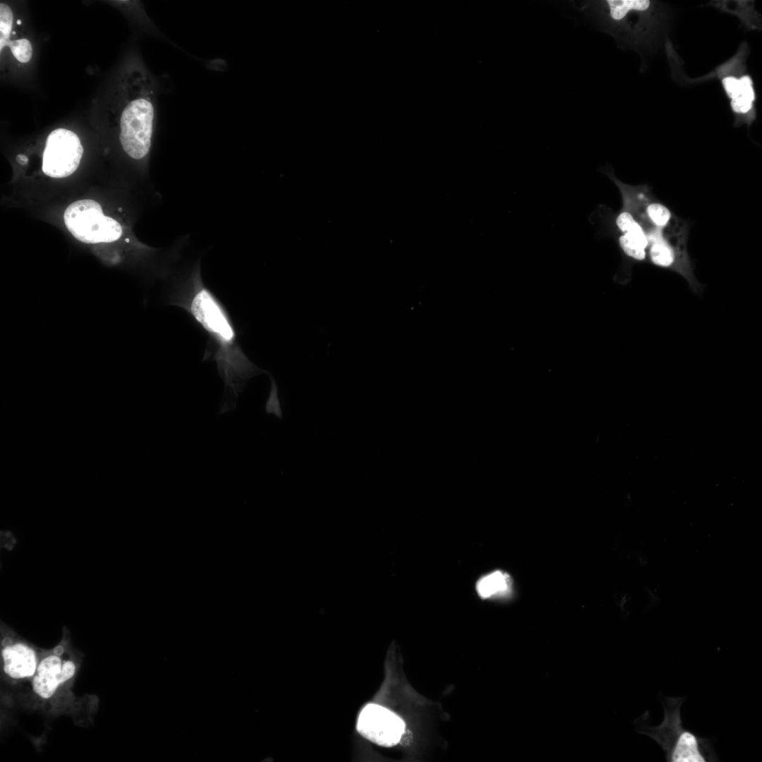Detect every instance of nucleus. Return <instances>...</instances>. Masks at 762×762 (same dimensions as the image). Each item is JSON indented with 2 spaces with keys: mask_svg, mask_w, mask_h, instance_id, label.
<instances>
[{
  "mask_svg": "<svg viewBox=\"0 0 762 762\" xmlns=\"http://www.w3.org/2000/svg\"><path fill=\"white\" fill-rule=\"evenodd\" d=\"M171 299L172 304L186 310L209 337L203 361L216 362L224 385L219 414L235 410L238 394L248 380L267 372L258 368L243 351L232 320L220 301L205 285L199 264Z\"/></svg>",
  "mask_w": 762,
  "mask_h": 762,
  "instance_id": "1",
  "label": "nucleus"
},
{
  "mask_svg": "<svg viewBox=\"0 0 762 762\" xmlns=\"http://www.w3.org/2000/svg\"><path fill=\"white\" fill-rule=\"evenodd\" d=\"M16 159H17L18 162L20 163L21 164H26L28 162L27 157L23 155H18L16 157Z\"/></svg>",
  "mask_w": 762,
  "mask_h": 762,
  "instance_id": "18",
  "label": "nucleus"
},
{
  "mask_svg": "<svg viewBox=\"0 0 762 762\" xmlns=\"http://www.w3.org/2000/svg\"><path fill=\"white\" fill-rule=\"evenodd\" d=\"M155 107L147 96H138L124 107L120 118L119 140L130 157L140 160L147 155L153 133Z\"/></svg>",
  "mask_w": 762,
  "mask_h": 762,
  "instance_id": "4",
  "label": "nucleus"
},
{
  "mask_svg": "<svg viewBox=\"0 0 762 762\" xmlns=\"http://www.w3.org/2000/svg\"><path fill=\"white\" fill-rule=\"evenodd\" d=\"M4 670L13 679H23L35 675L37 658L34 650L22 642L8 644L2 650Z\"/></svg>",
  "mask_w": 762,
  "mask_h": 762,
  "instance_id": "8",
  "label": "nucleus"
},
{
  "mask_svg": "<svg viewBox=\"0 0 762 762\" xmlns=\"http://www.w3.org/2000/svg\"><path fill=\"white\" fill-rule=\"evenodd\" d=\"M605 3L608 6L610 17L615 21L619 20L631 10L645 11L650 5L648 0H607Z\"/></svg>",
  "mask_w": 762,
  "mask_h": 762,
  "instance_id": "11",
  "label": "nucleus"
},
{
  "mask_svg": "<svg viewBox=\"0 0 762 762\" xmlns=\"http://www.w3.org/2000/svg\"><path fill=\"white\" fill-rule=\"evenodd\" d=\"M682 697H665L662 701L664 718L657 726L642 725L639 732L655 740L662 748L668 762L718 761L710 740L685 728L681 718Z\"/></svg>",
  "mask_w": 762,
  "mask_h": 762,
  "instance_id": "2",
  "label": "nucleus"
},
{
  "mask_svg": "<svg viewBox=\"0 0 762 762\" xmlns=\"http://www.w3.org/2000/svg\"><path fill=\"white\" fill-rule=\"evenodd\" d=\"M64 219L70 233L87 244L114 242L123 234L121 224L105 216L100 205L92 200L71 203L65 210Z\"/></svg>",
  "mask_w": 762,
  "mask_h": 762,
  "instance_id": "3",
  "label": "nucleus"
},
{
  "mask_svg": "<svg viewBox=\"0 0 762 762\" xmlns=\"http://www.w3.org/2000/svg\"><path fill=\"white\" fill-rule=\"evenodd\" d=\"M13 16L11 8L4 3L0 4V50L8 46L12 27Z\"/></svg>",
  "mask_w": 762,
  "mask_h": 762,
  "instance_id": "13",
  "label": "nucleus"
},
{
  "mask_svg": "<svg viewBox=\"0 0 762 762\" xmlns=\"http://www.w3.org/2000/svg\"><path fill=\"white\" fill-rule=\"evenodd\" d=\"M619 244L624 253L629 257L638 261H643L647 258L646 249L639 242L627 234H622L619 237Z\"/></svg>",
  "mask_w": 762,
  "mask_h": 762,
  "instance_id": "14",
  "label": "nucleus"
},
{
  "mask_svg": "<svg viewBox=\"0 0 762 762\" xmlns=\"http://www.w3.org/2000/svg\"><path fill=\"white\" fill-rule=\"evenodd\" d=\"M405 723L389 709L375 703L366 705L360 713L357 730L364 737L380 746L390 747L400 741Z\"/></svg>",
  "mask_w": 762,
  "mask_h": 762,
  "instance_id": "6",
  "label": "nucleus"
},
{
  "mask_svg": "<svg viewBox=\"0 0 762 762\" xmlns=\"http://www.w3.org/2000/svg\"><path fill=\"white\" fill-rule=\"evenodd\" d=\"M722 84L728 96L732 99L743 98L749 91L751 87V80L749 77L745 75L740 79L734 77H727L722 80Z\"/></svg>",
  "mask_w": 762,
  "mask_h": 762,
  "instance_id": "12",
  "label": "nucleus"
},
{
  "mask_svg": "<svg viewBox=\"0 0 762 762\" xmlns=\"http://www.w3.org/2000/svg\"><path fill=\"white\" fill-rule=\"evenodd\" d=\"M271 381L270 394L265 403V409L267 414H273L279 419L283 417L280 401L278 397V387L274 377L267 372Z\"/></svg>",
  "mask_w": 762,
  "mask_h": 762,
  "instance_id": "16",
  "label": "nucleus"
},
{
  "mask_svg": "<svg viewBox=\"0 0 762 762\" xmlns=\"http://www.w3.org/2000/svg\"><path fill=\"white\" fill-rule=\"evenodd\" d=\"M645 200L646 202L643 207H641V217L645 218L643 222L661 230L685 231H675V227L678 226L679 222H677L679 220L675 219V215L667 206L658 201L646 199V194H645Z\"/></svg>",
  "mask_w": 762,
  "mask_h": 762,
  "instance_id": "9",
  "label": "nucleus"
},
{
  "mask_svg": "<svg viewBox=\"0 0 762 762\" xmlns=\"http://www.w3.org/2000/svg\"><path fill=\"white\" fill-rule=\"evenodd\" d=\"M83 154V146L75 133L62 128L55 129L46 140L42 171L52 178L67 177L78 169Z\"/></svg>",
  "mask_w": 762,
  "mask_h": 762,
  "instance_id": "5",
  "label": "nucleus"
},
{
  "mask_svg": "<svg viewBox=\"0 0 762 762\" xmlns=\"http://www.w3.org/2000/svg\"><path fill=\"white\" fill-rule=\"evenodd\" d=\"M476 588L483 599L504 596L510 593L512 581L507 573L496 570L480 578Z\"/></svg>",
  "mask_w": 762,
  "mask_h": 762,
  "instance_id": "10",
  "label": "nucleus"
},
{
  "mask_svg": "<svg viewBox=\"0 0 762 762\" xmlns=\"http://www.w3.org/2000/svg\"><path fill=\"white\" fill-rule=\"evenodd\" d=\"M75 670L72 661L62 660L54 655H49L37 667L32 681V689L42 698H50L59 684L73 676Z\"/></svg>",
  "mask_w": 762,
  "mask_h": 762,
  "instance_id": "7",
  "label": "nucleus"
},
{
  "mask_svg": "<svg viewBox=\"0 0 762 762\" xmlns=\"http://www.w3.org/2000/svg\"><path fill=\"white\" fill-rule=\"evenodd\" d=\"M731 106L735 112L745 114L752 108V102L737 98L732 99Z\"/></svg>",
  "mask_w": 762,
  "mask_h": 762,
  "instance_id": "17",
  "label": "nucleus"
},
{
  "mask_svg": "<svg viewBox=\"0 0 762 762\" xmlns=\"http://www.w3.org/2000/svg\"><path fill=\"white\" fill-rule=\"evenodd\" d=\"M12 54L17 60L22 63L29 61L32 57V48L29 40L25 38L11 40L8 42Z\"/></svg>",
  "mask_w": 762,
  "mask_h": 762,
  "instance_id": "15",
  "label": "nucleus"
},
{
  "mask_svg": "<svg viewBox=\"0 0 762 762\" xmlns=\"http://www.w3.org/2000/svg\"><path fill=\"white\" fill-rule=\"evenodd\" d=\"M16 23H17L18 25H20V24H21V20H17V22H16Z\"/></svg>",
  "mask_w": 762,
  "mask_h": 762,
  "instance_id": "19",
  "label": "nucleus"
}]
</instances>
